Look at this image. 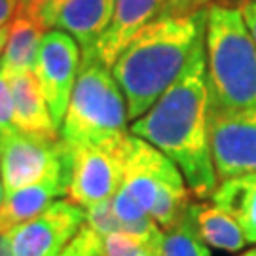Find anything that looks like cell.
<instances>
[{"instance_id": "5bb4252c", "label": "cell", "mask_w": 256, "mask_h": 256, "mask_svg": "<svg viewBox=\"0 0 256 256\" xmlns=\"http://www.w3.org/2000/svg\"><path fill=\"white\" fill-rule=\"evenodd\" d=\"M63 194H66L64 174H55L14 192H6L0 209V232L8 234L12 228L32 220Z\"/></svg>"}, {"instance_id": "44dd1931", "label": "cell", "mask_w": 256, "mask_h": 256, "mask_svg": "<svg viewBox=\"0 0 256 256\" xmlns=\"http://www.w3.org/2000/svg\"><path fill=\"white\" fill-rule=\"evenodd\" d=\"M64 0H19V10L23 14H28L34 19H38L46 28L52 27V19H54L57 8L63 4Z\"/></svg>"}, {"instance_id": "484cf974", "label": "cell", "mask_w": 256, "mask_h": 256, "mask_svg": "<svg viewBox=\"0 0 256 256\" xmlns=\"http://www.w3.org/2000/svg\"><path fill=\"white\" fill-rule=\"evenodd\" d=\"M0 256H14V248H12L8 234H2V232H0Z\"/></svg>"}, {"instance_id": "603a6c76", "label": "cell", "mask_w": 256, "mask_h": 256, "mask_svg": "<svg viewBox=\"0 0 256 256\" xmlns=\"http://www.w3.org/2000/svg\"><path fill=\"white\" fill-rule=\"evenodd\" d=\"M212 0H165L160 16H190L207 10Z\"/></svg>"}, {"instance_id": "4fadbf2b", "label": "cell", "mask_w": 256, "mask_h": 256, "mask_svg": "<svg viewBox=\"0 0 256 256\" xmlns=\"http://www.w3.org/2000/svg\"><path fill=\"white\" fill-rule=\"evenodd\" d=\"M12 99H14V126L18 131L36 137L61 138L59 128L55 126L44 93L40 90L34 72H19L8 78Z\"/></svg>"}, {"instance_id": "cb8c5ba5", "label": "cell", "mask_w": 256, "mask_h": 256, "mask_svg": "<svg viewBox=\"0 0 256 256\" xmlns=\"http://www.w3.org/2000/svg\"><path fill=\"white\" fill-rule=\"evenodd\" d=\"M19 10V0H0V28L8 27Z\"/></svg>"}, {"instance_id": "3957f363", "label": "cell", "mask_w": 256, "mask_h": 256, "mask_svg": "<svg viewBox=\"0 0 256 256\" xmlns=\"http://www.w3.org/2000/svg\"><path fill=\"white\" fill-rule=\"evenodd\" d=\"M205 64L209 112L256 110V42L239 8H207Z\"/></svg>"}, {"instance_id": "ac0fdd59", "label": "cell", "mask_w": 256, "mask_h": 256, "mask_svg": "<svg viewBox=\"0 0 256 256\" xmlns=\"http://www.w3.org/2000/svg\"><path fill=\"white\" fill-rule=\"evenodd\" d=\"M160 256H210L209 245L196 228L190 205L173 226L162 230Z\"/></svg>"}, {"instance_id": "277c9868", "label": "cell", "mask_w": 256, "mask_h": 256, "mask_svg": "<svg viewBox=\"0 0 256 256\" xmlns=\"http://www.w3.org/2000/svg\"><path fill=\"white\" fill-rule=\"evenodd\" d=\"M128 102L112 68L93 54H82L61 138L74 144L116 146L128 135Z\"/></svg>"}, {"instance_id": "6da1fadb", "label": "cell", "mask_w": 256, "mask_h": 256, "mask_svg": "<svg viewBox=\"0 0 256 256\" xmlns=\"http://www.w3.org/2000/svg\"><path fill=\"white\" fill-rule=\"evenodd\" d=\"M129 133L173 160L194 198H210L218 178L209 142L205 38L194 50L180 76L140 118L131 122Z\"/></svg>"}, {"instance_id": "8992f818", "label": "cell", "mask_w": 256, "mask_h": 256, "mask_svg": "<svg viewBox=\"0 0 256 256\" xmlns=\"http://www.w3.org/2000/svg\"><path fill=\"white\" fill-rule=\"evenodd\" d=\"M64 142L66 198L80 207L110 200L124 178L122 142L116 146Z\"/></svg>"}, {"instance_id": "f546056e", "label": "cell", "mask_w": 256, "mask_h": 256, "mask_svg": "<svg viewBox=\"0 0 256 256\" xmlns=\"http://www.w3.org/2000/svg\"><path fill=\"white\" fill-rule=\"evenodd\" d=\"M239 256H256V247H254V248H248V250H245V252H241Z\"/></svg>"}, {"instance_id": "5b68a950", "label": "cell", "mask_w": 256, "mask_h": 256, "mask_svg": "<svg viewBox=\"0 0 256 256\" xmlns=\"http://www.w3.org/2000/svg\"><path fill=\"white\" fill-rule=\"evenodd\" d=\"M122 186L162 230L173 226L192 203V192L173 160L144 138L128 133L122 140Z\"/></svg>"}, {"instance_id": "83f0119b", "label": "cell", "mask_w": 256, "mask_h": 256, "mask_svg": "<svg viewBox=\"0 0 256 256\" xmlns=\"http://www.w3.org/2000/svg\"><path fill=\"white\" fill-rule=\"evenodd\" d=\"M8 32H10V27H2V28H0V57H2V52H4V46H6V42H8Z\"/></svg>"}, {"instance_id": "7a4b0ae2", "label": "cell", "mask_w": 256, "mask_h": 256, "mask_svg": "<svg viewBox=\"0 0 256 256\" xmlns=\"http://www.w3.org/2000/svg\"><path fill=\"white\" fill-rule=\"evenodd\" d=\"M207 10L190 16H160L138 30L112 64L128 102L129 120L140 118L180 76L205 38Z\"/></svg>"}, {"instance_id": "e0dca14e", "label": "cell", "mask_w": 256, "mask_h": 256, "mask_svg": "<svg viewBox=\"0 0 256 256\" xmlns=\"http://www.w3.org/2000/svg\"><path fill=\"white\" fill-rule=\"evenodd\" d=\"M190 212L202 239L212 248L224 252H239L247 245V238L236 218L214 203L192 202Z\"/></svg>"}, {"instance_id": "7c38bea8", "label": "cell", "mask_w": 256, "mask_h": 256, "mask_svg": "<svg viewBox=\"0 0 256 256\" xmlns=\"http://www.w3.org/2000/svg\"><path fill=\"white\" fill-rule=\"evenodd\" d=\"M116 0H64L57 8L52 27L68 32L82 54H90L114 18Z\"/></svg>"}, {"instance_id": "4316f807", "label": "cell", "mask_w": 256, "mask_h": 256, "mask_svg": "<svg viewBox=\"0 0 256 256\" xmlns=\"http://www.w3.org/2000/svg\"><path fill=\"white\" fill-rule=\"evenodd\" d=\"M247 2H252V0H212V4L226 6V8H241V6H245Z\"/></svg>"}, {"instance_id": "f1b7e54d", "label": "cell", "mask_w": 256, "mask_h": 256, "mask_svg": "<svg viewBox=\"0 0 256 256\" xmlns=\"http://www.w3.org/2000/svg\"><path fill=\"white\" fill-rule=\"evenodd\" d=\"M4 196H6V190H4V182H2V174H0V209H2V202H4Z\"/></svg>"}, {"instance_id": "2e32d148", "label": "cell", "mask_w": 256, "mask_h": 256, "mask_svg": "<svg viewBox=\"0 0 256 256\" xmlns=\"http://www.w3.org/2000/svg\"><path fill=\"white\" fill-rule=\"evenodd\" d=\"M210 200L236 218L247 243L256 245V173L218 180Z\"/></svg>"}, {"instance_id": "d4e9b609", "label": "cell", "mask_w": 256, "mask_h": 256, "mask_svg": "<svg viewBox=\"0 0 256 256\" xmlns=\"http://www.w3.org/2000/svg\"><path fill=\"white\" fill-rule=\"evenodd\" d=\"M239 10H241L243 19H245L248 30H250V34H252V38H254V42H256V0L247 2L245 6H241Z\"/></svg>"}, {"instance_id": "9a60e30c", "label": "cell", "mask_w": 256, "mask_h": 256, "mask_svg": "<svg viewBox=\"0 0 256 256\" xmlns=\"http://www.w3.org/2000/svg\"><path fill=\"white\" fill-rule=\"evenodd\" d=\"M46 27L28 14L18 12L10 25L8 42L0 57V74L12 78L19 72H34L40 42Z\"/></svg>"}, {"instance_id": "9c48e42d", "label": "cell", "mask_w": 256, "mask_h": 256, "mask_svg": "<svg viewBox=\"0 0 256 256\" xmlns=\"http://www.w3.org/2000/svg\"><path fill=\"white\" fill-rule=\"evenodd\" d=\"M209 142L218 180L256 173V110L209 112Z\"/></svg>"}, {"instance_id": "7402d4cb", "label": "cell", "mask_w": 256, "mask_h": 256, "mask_svg": "<svg viewBox=\"0 0 256 256\" xmlns=\"http://www.w3.org/2000/svg\"><path fill=\"white\" fill-rule=\"evenodd\" d=\"M16 131L14 126V99L6 76L0 74V137Z\"/></svg>"}, {"instance_id": "52a82bcc", "label": "cell", "mask_w": 256, "mask_h": 256, "mask_svg": "<svg viewBox=\"0 0 256 256\" xmlns=\"http://www.w3.org/2000/svg\"><path fill=\"white\" fill-rule=\"evenodd\" d=\"M0 174L6 192L55 174L66 176L63 138L52 140L18 129L0 137Z\"/></svg>"}, {"instance_id": "ffe728a7", "label": "cell", "mask_w": 256, "mask_h": 256, "mask_svg": "<svg viewBox=\"0 0 256 256\" xmlns=\"http://www.w3.org/2000/svg\"><path fill=\"white\" fill-rule=\"evenodd\" d=\"M57 256H102V236L84 222L78 234Z\"/></svg>"}, {"instance_id": "8fae6325", "label": "cell", "mask_w": 256, "mask_h": 256, "mask_svg": "<svg viewBox=\"0 0 256 256\" xmlns=\"http://www.w3.org/2000/svg\"><path fill=\"white\" fill-rule=\"evenodd\" d=\"M165 0H116L114 18L110 21L106 32L97 42L90 54H93L101 63L112 68L122 50L129 40L150 21L160 18Z\"/></svg>"}, {"instance_id": "ba28073f", "label": "cell", "mask_w": 256, "mask_h": 256, "mask_svg": "<svg viewBox=\"0 0 256 256\" xmlns=\"http://www.w3.org/2000/svg\"><path fill=\"white\" fill-rule=\"evenodd\" d=\"M80 63L82 50L68 32L61 28H50L44 32L38 50L34 76L46 97L52 118L59 129L66 114Z\"/></svg>"}, {"instance_id": "d6986e66", "label": "cell", "mask_w": 256, "mask_h": 256, "mask_svg": "<svg viewBox=\"0 0 256 256\" xmlns=\"http://www.w3.org/2000/svg\"><path fill=\"white\" fill-rule=\"evenodd\" d=\"M102 256H160V243L126 234H110L102 238Z\"/></svg>"}, {"instance_id": "30bf717a", "label": "cell", "mask_w": 256, "mask_h": 256, "mask_svg": "<svg viewBox=\"0 0 256 256\" xmlns=\"http://www.w3.org/2000/svg\"><path fill=\"white\" fill-rule=\"evenodd\" d=\"M84 224V207L55 200L38 216L8 232L14 256H57Z\"/></svg>"}]
</instances>
